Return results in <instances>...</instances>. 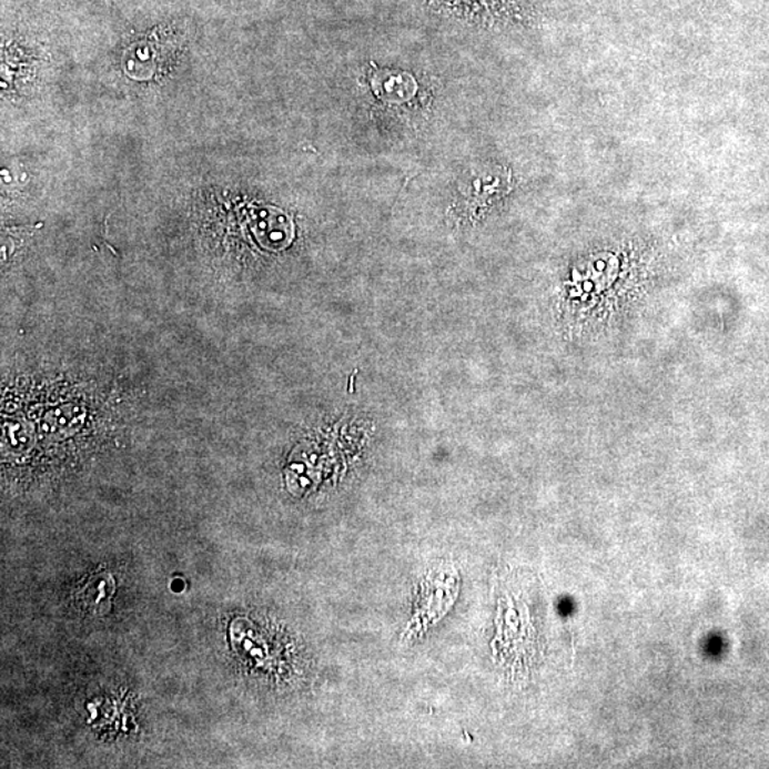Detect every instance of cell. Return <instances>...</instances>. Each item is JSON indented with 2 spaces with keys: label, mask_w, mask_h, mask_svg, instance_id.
Listing matches in <instances>:
<instances>
[{
  "label": "cell",
  "mask_w": 769,
  "mask_h": 769,
  "mask_svg": "<svg viewBox=\"0 0 769 769\" xmlns=\"http://www.w3.org/2000/svg\"><path fill=\"white\" fill-rule=\"evenodd\" d=\"M372 89L386 102L402 103L416 93L415 80L401 72L376 73L372 79Z\"/></svg>",
  "instance_id": "cell-1"
}]
</instances>
